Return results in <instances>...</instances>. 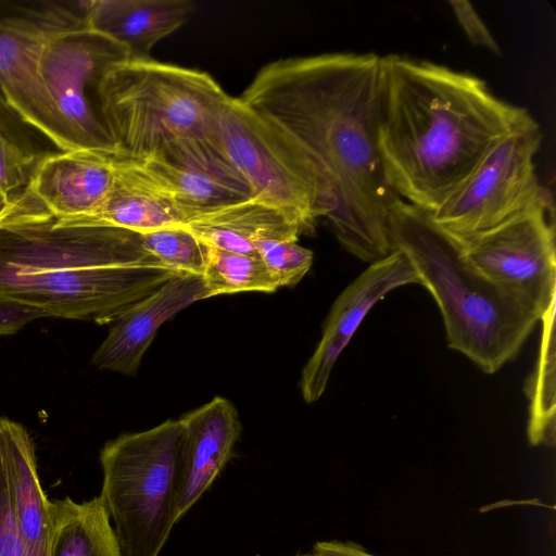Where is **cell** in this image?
Returning <instances> with one entry per match:
<instances>
[{"mask_svg":"<svg viewBox=\"0 0 556 556\" xmlns=\"http://www.w3.org/2000/svg\"><path fill=\"white\" fill-rule=\"evenodd\" d=\"M314 556H375L353 542L319 541L311 552Z\"/></svg>","mask_w":556,"mask_h":556,"instance_id":"obj_30","label":"cell"},{"mask_svg":"<svg viewBox=\"0 0 556 556\" xmlns=\"http://www.w3.org/2000/svg\"><path fill=\"white\" fill-rule=\"evenodd\" d=\"M126 49L88 27L61 33L45 47L39 76L52 110L53 143L61 151L90 150L117 154L102 118L99 88Z\"/></svg>","mask_w":556,"mask_h":556,"instance_id":"obj_8","label":"cell"},{"mask_svg":"<svg viewBox=\"0 0 556 556\" xmlns=\"http://www.w3.org/2000/svg\"><path fill=\"white\" fill-rule=\"evenodd\" d=\"M182 427L179 419L108 441L100 452V496L122 556H159L176 523Z\"/></svg>","mask_w":556,"mask_h":556,"instance_id":"obj_6","label":"cell"},{"mask_svg":"<svg viewBox=\"0 0 556 556\" xmlns=\"http://www.w3.org/2000/svg\"><path fill=\"white\" fill-rule=\"evenodd\" d=\"M40 317L47 316L36 308L0 296V336L13 334Z\"/></svg>","mask_w":556,"mask_h":556,"instance_id":"obj_29","label":"cell"},{"mask_svg":"<svg viewBox=\"0 0 556 556\" xmlns=\"http://www.w3.org/2000/svg\"><path fill=\"white\" fill-rule=\"evenodd\" d=\"M257 253L278 287L296 285L309 270L313 252L295 240H265L258 243Z\"/></svg>","mask_w":556,"mask_h":556,"instance_id":"obj_25","label":"cell"},{"mask_svg":"<svg viewBox=\"0 0 556 556\" xmlns=\"http://www.w3.org/2000/svg\"><path fill=\"white\" fill-rule=\"evenodd\" d=\"M41 157L0 127V189L10 202L27 191Z\"/></svg>","mask_w":556,"mask_h":556,"instance_id":"obj_26","label":"cell"},{"mask_svg":"<svg viewBox=\"0 0 556 556\" xmlns=\"http://www.w3.org/2000/svg\"><path fill=\"white\" fill-rule=\"evenodd\" d=\"M530 117L476 75L406 55L380 56L377 140L384 175L401 200L427 213Z\"/></svg>","mask_w":556,"mask_h":556,"instance_id":"obj_2","label":"cell"},{"mask_svg":"<svg viewBox=\"0 0 556 556\" xmlns=\"http://www.w3.org/2000/svg\"><path fill=\"white\" fill-rule=\"evenodd\" d=\"M205 299L208 293L202 276H175L111 324L91 364L102 370L135 375L159 328L180 311Z\"/></svg>","mask_w":556,"mask_h":556,"instance_id":"obj_14","label":"cell"},{"mask_svg":"<svg viewBox=\"0 0 556 556\" xmlns=\"http://www.w3.org/2000/svg\"><path fill=\"white\" fill-rule=\"evenodd\" d=\"M389 230L393 250L408 257L419 285L437 302L448 346L486 374L514 359L541 315L477 270L429 213L399 199L390 213Z\"/></svg>","mask_w":556,"mask_h":556,"instance_id":"obj_5","label":"cell"},{"mask_svg":"<svg viewBox=\"0 0 556 556\" xmlns=\"http://www.w3.org/2000/svg\"><path fill=\"white\" fill-rule=\"evenodd\" d=\"M87 26V0H0V105L53 142L51 103L39 76L46 45Z\"/></svg>","mask_w":556,"mask_h":556,"instance_id":"obj_10","label":"cell"},{"mask_svg":"<svg viewBox=\"0 0 556 556\" xmlns=\"http://www.w3.org/2000/svg\"><path fill=\"white\" fill-rule=\"evenodd\" d=\"M193 10L189 0H87V26L123 46L128 59H149Z\"/></svg>","mask_w":556,"mask_h":556,"instance_id":"obj_17","label":"cell"},{"mask_svg":"<svg viewBox=\"0 0 556 556\" xmlns=\"http://www.w3.org/2000/svg\"><path fill=\"white\" fill-rule=\"evenodd\" d=\"M542 131L531 116L497 141L467 179L433 213V223L452 237L490 229L538 200L535 155Z\"/></svg>","mask_w":556,"mask_h":556,"instance_id":"obj_9","label":"cell"},{"mask_svg":"<svg viewBox=\"0 0 556 556\" xmlns=\"http://www.w3.org/2000/svg\"><path fill=\"white\" fill-rule=\"evenodd\" d=\"M542 334L538 359L526 384L529 401L528 439L532 445H555L556 352L555 301L541 317Z\"/></svg>","mask_w":556,"mask_h":556,"instance_id":"obj_22","label":"cell"},{"mask_svg":"<svg viewBox=\"0 0 556 556\" xmlns=\"http://www.w3.org/2000/svg\"><path fill=\"white\" fill-rule=\"evenodd\" d=\"M187 220V213L135 160L116 154L113 184L105 201L94 214L70 225L116 227L144 233L182 227Z\"/></svg>","mask_w":556,"mask_h":556,"instance_id":"obj_16","label":"cell"},{"mask_svg":"<svg viewBox=\"0 0 556 556\" xmlns=\"http://www.w3.org/2000/svg\"><path fill=\"white\" fill-rule=\"evenodd\" d=\"M447 4L464 34L472 45L482 47L494 54H501V48L496 39L470 2L452 0Z\"/></svg>","mask_w":556,"mask_h":556,"instance_id":"obj_28","label":"cell"},{"mask_svg":"<svg viewBox=\"0 0 556 556\" xmlns=\"http://www.w3.org/2000/svg\"><path fill=\"white\" fill-rule=\"evenodd\" d=\"M115 155L90 150L43 155L27 191L59 224L79 222L105 201L113 184Z\"/></svg>","mask_w":556,"mask_h":556,"instance_id":"obj_15","label":"cell"},{"mask_svg":"<svg viewBox=\"0 0 556 556\" xmlns=\"http://www.w3.org/2000/svg\"><path fill=\"white\" fill-rule=\"evenodd\" d=\"M208 298L239 292L271 293L279 289L258 254H245L208 245L202 275Z\"/></svg>","mask_w":556,"mask_h":556,"instance_id":"obj_23","label":"cell"},{"mask_svg":"<svg viewBox=\"0 0 556 556\" xmlns=\"http://www.w3.org/2000/svg\"><path fill=\"white\" fill-rule=\"evenodd\" d=\"M101 496L76 503L68 496L51 502L48 556H122Z\"/></svg>","mask_w":556,"mask_h":556,"instance_id":"obj_20","label":"cell"},{"mask_svg":"<svg viewBox=\"0 0 556 556\" xmlns=\"http://www.w3.org/2000/svg\"><path fill=\"white\" fill-rule=\"evenodd\" d=\"M225 153L251 197L298 220L305 232L331 213L333 202L320 172L288 136L230 97L223 112Z\"/></svg>","mask_w":556,"mask_h":556,"instance_id":"obj_7","label":"cell"},{"mask_svg":"<svg viewBox=\"0 0 556 556\" xmlns=\"http://www.w3.org/2000/svg\"><path fill=\"white\" fill-rule=\"evenodd\" d=\"M207 245L258 254L265 240H295L302 225L280 210L249 197L192 215L182 226Z\"/></svg>","mask_w":556,"mask_h":556,"instance_id":"obj_18","label":"cell"},{"mask_svg":"<svg viewBox=\"0 0 556 556\" xmlns=\"http://www.w3.org/2000/svg\"><path fill=\"white\" fill-rule=\"evenodd\" d=\"M379 60L372 52L280 59L239 97L314 162L332 197L326 219L336 238L368 263L393 251L389 218L400 199L378 149Z\"/></svg>","mask_w":556,"mask_h":556,"instance_id":"obj_1","label":"cell"},{"mask_svg":"<svg viewBox=\"0 0 556 556\" xmlns=\"http://www.w3.org/2000/svg\"><path fill=\"white\" fill-rule=\"evenodd\" d=\"M135 161L187 213L188 219L199 212L251 197L248 187L208 172L161 157Z\"/></svg>","mask_w":556,"mask_h":556,"instance_id":"obj_21","label":"cell"},{"mask_svg":"<svg viewBox=\"0 0 556 556\" xmlns=\"http://www.w3.org/2000/svg\"><path fill=\"white\" fill-rule=\"evenodd\" d=\"M13 202L8 206H0V220L7 215V213L10 211Z\"/></svg>","mask_w":556,"mask_h":556,"instance_id":"obj_32","label":"cell"},{"mask_svg":"<svg viewBox=\"0 0 556 556\" xmlns=\"http://www.w3.org/2000/svg\"><path fill=\"white\" fill-rule=\"evenodd\" d=\"M179 420L182 437L175 500L176 522L223 471L242 431L237 408L223 396H215Z\"/></svg>","mask_w":556,"mask_h":556,"instance_id":"obj_13","label":"cell"},{"mask_svg":"<svg viewBox=\"0 0 556 556\" xmlns=\"http://www.w3.org/2000/svg\"><path fill=\"white\" fill-rule=\"evenodd\" d=\"M0 441L21 533L35 556H48L51 501L39 480L33 438L22 424L0 417Z\"/></svg>","mask_w":556,"mask_h":556,"instance_id":"obj_19","label":"cell"},{"mask_svg":"<svg viewBox=\"0 0 556 556\" xmlns=\"http://www.w3.org/2000/svg\"><path fill=\"white\" fill-rule=\"evenodd\" d=\"M294 556H314L312 553L296 554Z\"/></svg>","mask_w":556,"mask_h":556,"instance_id":"obj_33","label":"cell"},{"mask_svg":"<svg viewBox=\"0 0 556 556\" xmlns=\"http://www.w3.org/2000/svg\"><path fill=\"white\" fill-rule=\"evenodd\" d=\"M12 202H10L7 197L3 194V192L1 191L0 189V206H8L10 205Z\"/></svg>","mask_w":556,"mask_h":556,"instance_id":"obj_31","label":"cell"},{"mask_svg":"<svg viewBox=\"0 0 556 556\" xmlns=\"http://www.w3.org/2000/svg\"><path fill=\"white\" fill-rule=\"evenodd\" d=\"M143 248L161 265L185 275L202 276L208 245L185 227H168L140 233Z\"/></svg>","mask_w":556,"mask_h":556,"instance_id":"obj_24","label":"cell"},{"mask_svg":"<svg viewBox=\"0 0 556 556\" xmlns=\"http://www.w3.org/2000/svg\"><path fill=\"white\" fill-rule=\"evenodd\" d=\"M453 238L477 270L523 299L541 317L555 301L554 203L548 190L501 224Z\"/></svg>","mask_w":556,"mask_h":556,"instance_id":"obj_11","label":"cell"},{"mask_svg":"<svg viewBox=\"0 0 556 556\" xmlns=\"http://www.w3.org/2000/svg\"><path fill=\"white\" fill-rule=\"evenodd\" d=\"M177 275L140 233L59 224L28 191L0 220V296L47 317L112 324Z\"/></svg>","mask_w":556,"mask_h":556,"instance_id":"obj_3","label":"cell"},{"mask_svg":"<svg viewBox=\"0 0 556 556\" xmlns=\"http://www.w3.org/2000/svg\"><path fill=\"white\" fill-rule=\"evenodd\" d=\"M0 556H35L24 541L9 488L0 441Z\"/></svg>","mask_w":556,"mask_h":556,"instance_id":"obj_27","label":"cell"},{"mask_svg":"<svg viewBox=\"0 0 556 556\" xmlns=\"http://www.w3.org/2000/svg\"><path fill=\"white\" fill-rule=\"evenodd\" d=\"M419 283L415 268L401 250L370 265L338 296L327 317L323 336L303 367L300 389L306 403L326 390L331 370L368 312L392 290Z\"/></svg>","mask_w":556,"mask_h":556,"instance_id":"obj_12","label":"cell"},{"mask_svg":"<svg viewBox=\"0 0 556 556\" xmlns=\"http://www.w3.org/2000/svg\"><path fill=\"white\" fill-rule=\"evenodd\" d=\"M229 98L210 74L151 58L114 63L99 88L117 155L200 169L226 156L222 117Z\"/></svg>","mask_w":556,"mask_h":556,"instance_id":"obj_4","label":"cell"}]
</instances>
